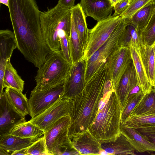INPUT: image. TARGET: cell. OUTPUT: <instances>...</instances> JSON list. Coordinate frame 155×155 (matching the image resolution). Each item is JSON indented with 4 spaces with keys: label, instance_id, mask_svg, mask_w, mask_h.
<instances>
[{
    "label": "cell",
    "instance_id": "6da1fadb",
    "mask_svg": "<svg viewBox=\"0 0 155 155\" xmlns=\"http://www.w3.org/2000/svg\"><path fill=\"white\" fill-rule=\"evenodd\" d=\"M113 90L104 63L95 72L83 91L73 99L68 133L71 140L76 134L88 130L97 117L100 103H103Z\"/></svg>",
    "mask_w": 155,
    "mask_h": 155
},
{
    "label": "cell",
    "instance_id": "7a4b0ae2",
    "mask_svg": "<svg viewBox=\"0 0 155 155\" xmlns=\"http://www.w3.org/2000/svg\"><path fill=\"white\" fill-rule=\"evenodd\" d=\"M10 18L17 43L22 46L35 45L42 38L41 12L35 0H9Z\"/></svg>",
    "mask_w": 155,
    "mask_h": 155
},
{
    "label": "cell",
    "instance_id": "3957f363",
    "mask_svg": "<svg viewBox=\"0 0 155 155\" xmlns=\"http://www.w3.org/2000/svg\"><path fill=\"white\" fill-rule=\"evenodd\" d=\"M121 114L120 103L113 90L88 130L101 143L113 141L121 133Z\"/></svg>",
    "mask_w": 155,
    "mask_h": 155
},
{
    "label": "cell",
    "instance_id": "277c9868",
    "mask_svg": "<svg viewBox=\"0 0 155 155\" xmlns=\"http://www.w3.org/2000/svg\"><path fill=\"white\" fill-rule=\"evenodd\" d=\"M40 23L43 38L50 50L60 49L59 34L64 31L70 34V9L57 4L53 8L41 12Z\"/></svg>",
    "mask_w": 155,
    "mask_h": 155
},
{
    "label": "cell",
    "instance_id": "5b68a950",
    "mask_svg": "<svg viewBox=\"0 0 155 155\" xmlns=\"http://www.w3.org/2000/svg\"><path fill=\"white\" fill-rule=\"evenodd\" d=\"M72 64L65 58L61 49L51 51L38 68L35 87L41 88L64 83Z\"/></svg>",
    "mask_w": 155,
    "mask_h": 155
},
{
    "label": "cell",
    "instance_id": "8992f818",
    "mask_svg": "<svg viewBox=\"0 0 155 155\" xmlns=\"http://www.w3.org/2000/svg\"><path fill=\"white\" fill-rule=\"evenodd\" d=\"M70 122L69 116L63 117L44 132V136L50 155L74 154L76 150L68 135Z\"/></svg>",
    "mask_w": 155,
    "mask_h": 155
},
{
    "label": "cell",
    "instance_id": "52a82bcc",
    "mask_svg": "<svg viewBox=\"0 0 155 155\" xmlns=\"http://www.w3.org/2000/svg\"><path fill=\"white\" fill-rule=\"evenodd\" d=\"M127 25L126 19L123 18L108 39L87 60L85 71L86 83L100 66L106 63L110 55L120 47V38Z\"/></svg>",
    "mask_w": 155,
    "mask_h": 155
},
{
    "label": "cell",
    "instance_id": "ba28073f",
    "mask_svg": "<svg viewBox=\"0 0 155 155\" xmlns=\"http://www.w3.org/2000/svg\"><path fill=\"white\" fill-rule=\"evenodd\" d=\"M64 83L41 88L35 87L28 99L29 114L31 118L40 114L62 99Z\"/></svg>",
    "mask_w": 155,
    "mask_h": 155
},
{
    "label": "cell",
    "instance_id": "9c48e42d",
    "mask_svg": "<svg viewBox=\"0 0 155 155\" xmlns=\"http://www.w3.org/2000/svg\"><path fill=\"white\" fill-rule=\"evenodd\" d=\"M122 19L120 16L111 15L98 21L89 29L88 41L83 56L87 60L108 39Z\"/></svg>",
    "mask_w": 155,
    "mask_h": 155
},
{
    "label": "cell",
    "instance_id": "30bf717a",
    "mask_svg": "<svg viewBox=\"0 0 155 155\" xmlns=\"http://www.w3.org/2000/svg\"><path fill=\"white\" fill-rule=\"evenodd\" d=\"M87 59L84 56L72 64L64 84L62 99H73L86 84L85 71Z\"/></svg>",
    "mask_w": 155,
    "mask_h": 155
},
{
    "label": "cell",
    "instance_id": "8fae6325",
    "mask_svg": "<svg viewBox=\"0 0 155 155\" xmlns=\"http://www.w3.org/2000/svg\"><path fill=\"white\" fill-rule=\"evenodd\" d=\"M72 102L73 99H61L28 121L45 132L61 118L69 116Z\"/></svg>",
    "mask_w": 155,
    "mask_h": 155
},
{
    "label": "cell",
    "instance_id": "7c38bea8",
    "mask_svg": "<svg viewBox=\"0 0 155 155\" xmlns=\"http://www.w3.org/2000/svg\"><path fill=\"white\" fill-rule=\"evenodd\" d=\"M130 47H120L114 52L105 63L113 89L116 90L120 81L132 60Z\"/></svg>",
    "mask_w": 155,
    "mask_h": 155
},
{
    "label": "cell",
    "instance_id": "4fadbf2b",
    "mask_svg": "<svg viewBox=\"0 0 155 155\" xmlns=\"http://www.w3.org/2000/svg\"><path fill=\"white\" fill-rule=\"evenodd\" d=\"M26 121L8 101L4 91L0 95V137L9 134L16 125Z\"/></svg>",
    "mask_w": 155,
    "mask_h": 155
},
{
    "label": "cell",
    "instance_id": "5bb4252c",
    "mask_svg": "<svg viewBox=\"0 0 155 155\" xmlns=\"http://www.w3.org/2000/svg\"><path fill=\"white\" fill-rule=\"evenodd\" d=\"M17 48L14 33L8 29L0 31V94L4 92L3 76L5 68L14 50Z\"/></svg>",
    "mask_w": 155,
    "mask_h": 155
},
{
    "label": "cell",
    "instance_id": "9a60e30c",
    "mask_svg": "<svg viewBox=\"0 0 155 155\" xmlns=\"http://www.w3.org/2000/svg\"><path fill=\"white\" fill-rule=\"evenodd\" d=\"M71 141L79 155H101L103 151L101 143L88 130L76 134Z\"/></svg>",
    "mask_w": 155,
    "mask_h": 155
},
{
    "label": "cell",
    "instance_id": "2e32d148",
    "mask_svg": "<svg viewBox=\"0 0 155 155\" xmlns=\"http://www.w3.org/2000/svg\"><path fill=\"white\" fill-rule=\"evenodd\" d=\"M139 82V79L132 59L122 76L115 90L120 103L121 112L125 106L129 92Z\"/></svg>",
    "mask_w": 155,
    "mask_h": 155
},
{
    "label": "cell",
    "instance_id": "e0dca14e",
    "mask_svg": "<svg viewBox=\"0 0 155 155\" xmlns=\"http://www.w3.org/2000/svg\"><path fill=\"white\" fill-rule=\"evenodd\" d=\"M80 4L86 17L97 21L111 15L113 9L108 0H81Z\"/></svg>",
    "mask_w": 155,
    "mask_h": 155
},
{
    "label": "cell",
    "instance_id": "ac0fdd59",
    "mask_svg": "<svg viewBox=\"0 0 155 155\" xmlns=\"http://www.w3.org/2000/svg\"><path fill=\"white\" fill-rule=\"evenodd\" d=\"M71 18L76 29L80 42L84 51L86 47L89 37V29L86 21V17L80 3L70 9Z\"/></svg>",
    "mask_w": 155,
    "mask_h": 155
},
{
    "label": "cell",
    "instance_id": "d6986e66",
    "mask_svg": "<svg viewBox=\"0 0 155 155\" xmlns=\"http://www.w3.org/2000/svg\"><path fill=\"white\" fill-rule=\"evenodd\" d=\"M101 147L107 155H135L136 152L121 132L114 140L101 143Z\"/></svg>",
    "mask_w": 155,
    "mask_h": 155
},
{
    "label": "cell",
    "instance_id": "ffe728a7",
    "mask_svg": "<svg viewBox=\"0 0 155 155\" xmlns=\"http://www.w3.org/2000/svg\"><path fill=\"white\" fill-rule=\"evenodd\" d=\"M121 132L127 137L136 152L155 151V145L136 129L120 124Z\"/></svg>",
    "mask_w": 155,
    "mask_h": 155
},
{
    "label": "cell",
    "instance_id": "44dd1931",
    "mask_svg": "<svg viewBox=\"0 0 155 155\" xmlns=\"http://www.w3.org/2000/svg\"><path fill=\"white\" fill-rule=\"evenodd\" d=\"M41 137L25 138L8 134L0 137V148L12 153L28 147Z\"/></svg>",
    "mask_w": 155,
    "mask_h": 155
},
{
    "label": "cell",
    "instance_id": "7402d4cb",
    "mask_svg": "<svg viewBox=\"0 0 155 155\" xmlns=\"http://www.w3.org/2000/svg\"><path fill=\"white\" fill-rule=\"evenodd\" d=\"M154 45L148 47L141 44L140 55L148 80L152 87L155 88Z\"/></svg>",
    "mask_w": 155,
    "mask_h": 155
},
{
    "label": "cell",
    "instance_id": "603a6c76",
    "mask_svg": "<svg viewBox=\"0 0 155 155\" xmlns=\"http://www.w3.org/2000/svg\"><path fill=\"white\" fill-rule=\"evenodd\" d=\"M5 92L9 102L18 112L25 116L29 114L28 100L25 94L9 87L5 88Z\"/></svg>",
    "mask_w": 155,
    "mask_h": 155
},
{
    "label": "cell",
    "instance_id": "cb8c5ba5",
    "mask_svg": "<svg viewBox=\"0 0 155 155\" xmlns=\"http://www.w3.org/2000/svg\"><path fill=\"white\" fill-rule=\"evenodd\" d=\"M155 8V2L150 3L140 9L131 17L126 19L128 24L134 26L139 34L148 24Z\"/></svg>",
    "mask_w": 155,
    "mask_h": 155
},
{
    "label": "cell",
    "instance_id": "d4e9b609",
    "mask_svg": "<svg viewBox=\"0 0 155 155\" xmlns=\"http://www.w3.org/2000/svg\"><path fill=\"white\" fill-rule=\"evenodd\" d=\"M155 114V88L145 94L130 117Z\"/></svg>",
    "mask_w": 155,
    "mask_h": 155
},
{
    "label": "cell",
    "instance_id": "484cf974",
    "mask_svg": "<svg viewBox=\"0 0 155 155\" xmlns=\"http://www.w3.org/2000/svg\"><path fill=\"white\" fill-rule=\"evenodd\" d=\"M119 42L120 47L132 46L140 55L142 43L140 34L133 25L128 24L120 37Z\"/></svg>",
    "mask_w": 155,
    "mask_h": 155
},
{
    "label": "cell",
    "instance_id": "4316f807",
    "mask_svg": "<svg viewBox=\"0 0 155 155\" xmlns=\"http://www.w3.org/2000/svg\"><path fill=\"white\" fill-rule=\"evenodd\" d=\"M44 132L38 127L29 121L21 123L15 126L9 134L25 138L40 137Z\"/></svg>",
    "mask_w": 155,
    "mask_h": 155
},
{
    "label": "cell",
    "instance_id": "83f0119b",
    "mask_svg": "<svg viewBox=\"0 0 155 155\" xmlns=\"http://www.w3.org/2000/svg\"><path fill=\"white\" fill-rule=\"evenodd\" d=\"M25 82L18 75L10 61L6 66L3 76V87H10L22 92Z\"/></svg>",
    "mask_w": 155,
    "mask_h": 155
},
{
    "label": "cell",
    "instance_id": "f1b7e54d",
    "mask_svg": "<svg viewBox=\"0 0 155 155\" xmlns=\"http://www.w3.org/2000/svg\"><path fill=\"white\" fill-rule=\"evenodd\" d=\"M132 59L141 85L145 94L153 87L149 81L140 55L133 47H130Z\"/></svg>",
    "mask_w": 155,
    "mask_h": 155
},
{
    "label": "cell",
    "instance_id": "f546056e",
    "mask_svg": "<svg viewBox=\"0 0 155 155\" xmlns=\"http://www.w3.org/2000/svg\"><path fill=\"white\" fill-rule=\"evenodd\" d=\"M68 44L72 64H73L82 58L84 56V51L81 45L76 29L71 18Z\"/></svg>",
    "mask_w": 155,
    "mask_h": 155
},
{
    "label": "cell",
    "instance_id": "4dcf8cb0",
    "mask_svg": "<svg viewBox=\"0 0 155 155\" xmlns=\"http://www.w3.org/2000/svg\"><path fill=\"white\" fill-rule=\"evenodd\" d=\"M122 124L135 129L155 126V114L130 117Z\"/></svg>",
    "mask_w": 155,
    "mask_h": 155
},
{
    "label": "cell",
    "instance_id": "1f68e13d",
    "mask_svg": "<svg viewBox=\"0 0 155 155\" xmlns=\"http://www.w3.org/2000/svg\"><path fill=\"white\" fill-rule=\"evenodd\" d=\"M142 44L146 46H152L155 43V8L147 25L140 34Z\"/></svg>",
    "mask_w": 155,
    "mask_h": 155
},
{
    "label": "cell",
    "instance_id": "d6a6232c",
    "mask_svg": "<svg viewBox=\"0 0 155 155\" xmlns=\"http://www.w3.org/2000/svg\"><path fill=\"white\" fill-rule=\"evenodd\" d=\"M154 2L155 0H131L129 6L120 16L123 19L129 18L145 6Z\"/></svg>",
    "mask_w": 155,
    "mask_h": 155
},
{
    "label": "cell",
    "instance_id": "836d02e7",
    "mask_svg": "<svg viewBox=\"0 0 155 155\" xmlns=\"http://www.w3.org/2000/svg\"><path fill=\"white\" fill-rule=\"evenodd\" d=\"M25 152L27 155H50L48 151L44 135L27 148Z\"/></svg>",
    "mask_w": 155,
    "mask_h": 155
},
{
    "label": "cell",
    "instance_id": "e575fe53",
    "mask_svg": "<svg viewBox=\"0 0 155 155\" xmlns=\"http://www.w3.org/2000/svg\"><path fill=\"white\" fill-rule=\"evenodd\" d=\"M144 94L143 93H141L127 102L124 108L121 112V124L124 123L130 117Z\"/></svg>",
    "mask_w": 155,
    "mask_h": 155
},
{
    "label": "cell",
    "instance_id": "d590c367",
    "mask_svg": "<svg viewBox=\"0 0 155 155\" xmlns=\"http://www.w3.org/2000/svg\"><path fill=\"white\" fill-rule=\"evenodd\" d=\"M61 50L66 60L72 64L68 44L69 37L66 35H63L59 37Z\"/></svg>",
    "mask_w": 155,
    "mask_h": 155
},
{
    "label": "cell",
    "instance_id": "8d00e7d4",
    "mask_svg": "<svg viewBox=\"0 0 155 155\" xmlns=\"http://www.w3.org/2000/svg\"><path fill=\"white\" fill-rule=\"evenodd\" d=\"M136 130L148 140L155 145V126L140 128Z\"/></svg>",
    "mask_w": 155,
    "mask_h": 155
},
{
    "label": "cell",
    "instance_id": "74e56055",
    "mask_svg": "<svg viewBox=\"0 0 155 155\" xmlns=\"http://www.w3.org/2000/svg\"><path fill=\"white\" fill-rule=\"evenodd\" d=\"M131 0H123L116 4L113 6L114 12L113 16H120L130 5Z\"/></svg>",
    "mask_w": 155,
    "mask_h": 155
},
{
    "label": "cell",
    "instance_id": "f35d334b",
    "mask_svg": "<svg viewBox=\"0 0 155 155\" xmlns=\"http://www.w3.org/2000/svg\"><path fill=\"white\" fill-rule=\"evenodd\" d=\"M75 0H59L57 4L61 7L70 9L74 5Z\"/></svg>",
    "mask_w": 155,
    "mask_h": 155
},
{
    "label": "cell",
    "instance_id": "ab89813d",
    "mask_svg": "<svg viewBox=\"0 0 155 155\" xmlns=\"http://www.w3.org/2000/svg\"><path fill=\"white\" fill-rule=\"evenodd\" d=\"M26 148L22 149L17 151H16L12 152L11 155H28L25 152Z\"/></svg>",
    "mask_w": 155,
    "mask_h": 155
},
{
    "label": "cell",
    "instance_id": "60d3db41",
    "mask_svg": "<svg viewBox=\"0 0 155 155\" xmlns=\"http://www.w3.org/2000/svg\"><path fill=\"white\" fill-rule=\"evenodd\" d=\"M11 154L6 150L0 148V155H9Z\"/></svg>",
    "mask_w": 155,
    "mask_h": 155
},
{
    "label": "cell",
    "instance_id": "b9f144b4",
    "mask_svg": "<svg viewBox=\"0 0 155 155\" xmlns=\"http://www.w3.org/2000/svg\"><path fill=\"white\" fill-rule=\"evenodd\" d=\"M113 7L117 3L123 0H108Z\"/></svg>",
    "mask_w": 155,
    "mask_h": 155
},
{
    "label": "cell",
    "instance_id": "7bdbcfd3",
    "mask_svg": "<svg viewBox=\"0 0 155 155\" xmlns=\"http://www.w3.org/2000/svg\"><path fill=\"white\" fill-rule=\"evenodd\" d=\"M1 3L8 6L9 3V0H0Z\"/></svg>",
    "mask_w": 155,
    "mask_h": 155
},
{
    "label": "cell",
    "instance_id": "ee69618b",
    "mask_svg": "<svg viewBox=\"0 0 155 155\" xmlns=\"http://www.w3.org/2000/svg\"><path fill=\"white\" fill-rule=\"evenodd\" d=\"M154 58L155 61V43L154 45Z\"/></svg>",
    "mask_w": 155,
    "mask_h": 155
}]
</instances>
